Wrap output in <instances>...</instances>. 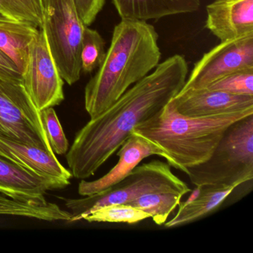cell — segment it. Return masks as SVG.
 Listing matches in <instances>:
<instances>
[{
    "instance_id": "6da1fadb",
    "label": "cell",
    "mask_w": 253,
    "mask_h": 253,
    "mask_svg": "<svg viewBox=\"0 0 253 253\" xmlns=\"http://www.w3.org/2000/svg\"><path fill=\"white\" fill-rule=\"evenodd\" d=\"M188 63L175 54L130 87L110 107L78 131L66 154L72 177L88 178L114 155L136 126L153 116L178 94L187 79Z\"/></svg>"
},
{
    "instance_id": "7a4b0ae2",
    "label": "cell",
    "mask_w": 253,
    "mask_h": 253,
    "mask_svg": "<svg viewBox=\"0 0 253 253\" xmlns=\"http://www.w3.org/2000/svg\"><path fill=\"white\" fill-rule=\"evenodd\" d=\"M158 32L144 21L121 20L97 73L85 85V109L94 118L156 68L161 58Z\"/></svg>"
},
{
    "instance_id": "3957f363",
    "label": "cell",
    "mask_w": 253,
    "mask_h": 253,
    "mask_svg": "<svg viewBox=\"0 0 253 253\" xmlns=\"http://www.w3.org/2000/svg\"><path fill=\"white\" fill-rule=\"evenodd\" d=\"M251 115L253 109L193 118L180 115L167 103L133 131L158 145L167 164L186 173L209 160L231 125Z\"/></svg>"
},
{
    "instance_id": "277c9868",
    "label": "cell",
    "mask_w": 253,
    "mask_h": 253,
    "mask_svg": "<svg viewBox=\"0 0 253 253\" xmlns=\"http://www.w3.org/2000/svg\"><path fill=\"white\" fill-rule=\"evenodd\" d=\"M192 184L237 188L253 179V115L231 125L211 156L186 169Z\"/></svg>"
},
{
    "instance_id": "5b68a950",
    "label": "cell",
    "mask_w": 253,
    "mask_h": 253,
    "mask_svg": "<svg viewBox=\"0 0 253 253\" xmlns=\"http://www.w3.org/2000/svg\"><path fill=\"white\" fill-rule=\"evenodd\" d=\"M167 163L155 160L138 165L122 181L104 192L68 199L66 206L72 214L70 221L84 220L87 214L100 207L110 204H126L145 194L173 192L184 196L191 192L185 182L177 177Z\"/></svg>"
},
{
    "instance_id": "8992f818",
    "label": "cell",
    "mask_w": 253,
    "mask_h": 253,
    "mask_svg": "<svg viewBox=\"0 0 253 253\" xmlns=\"http://www.w3.org/2000/svg\"><path fill=\"white\" fill-rule=\"evenodd\" d=\"M48 47L63 81L69 85L81 78V51L85 26L75 0H42Z\"/></svg>"
},
{
    "instance_id": "52a82bcc",
    "label": "cell",
    "mask_w": 253,
    "mask_h": 253,
    "mask_svg": "<svg viewBox=\"0 0 253 253\" xmlns=\"http://www.w3.org/2000/svg\"><path fill=\"white\" fill-rule=\"evenodd\" d=\"M0 135L52 151L40 112L23 83L3 77H0Z\"/></svg>"
},
{
    "instance_id": "ba28073f",
    "label": "cell",
    "mask_w": 253,
    "mask_h": 253,
    "mask_svg": "<svg viewBox=\"0 0 253 253\" xmlns=\"http://www.w3.org/2000/svg\"><path fill=\"white\" fill-rule=\"evenodd\" d=\"M244 71H253V34L222 41L205 53L181 90L207 88L227 75Z\"/></svg>"
},
{
    "instance_id": "9c48e42d",
    "label": "cell",
    "mask_w": 253,
    "mask_h": 253,
    "mask_svg": "<svg viewBox=\"0 0 253 253\" xmlns=\"http://www.w3.org/2000/svg\"><path fill=\"white\" fill-rule=\"evenodd\" d=\"M23 84L39 112L57 106L64 100V82L42 28L31 45Z\"/></svg>"
},
{
    "instance_id": "30bf717a",
    "label": "cell",
    "mask_w": 253,
    "mask_h": 253,
    "mask_svg": "<svg viewBox=\"0 0 253 253\" xmlns=\"http://www.w3.org/2000/svg\"><path fill=\"white\" fill-rule=\"evenodd\" d=\"M119 149L117 153L119 158L118 164L107 174L97 180H83L78 186L80 195L88 196L107 190L131 174L145 158L152 155L167 158L164 151L158 145L133 131Z\"/></svg>"
},
{
    "instance_id": "8fae6325",
    "label": "cell",
    "mask_w": 253,
    "mask_h": 253,
    "mask_svg": "<svg viewBox=\"0 0 253 253\" xmlns=\"http://www.w3.org/2000/svg\"><path fill=\"white\" fill-rule=\"evenodd\" d=\"M169 103L180 115L198 118L253 109V96L189 88L179 91Z\"/></svg>"
},
{
    "instance_id": "7c38bea8",
    "label": "cell",
    "mask_w": 253,
    "mask_h": 253,
    "mask_svg": "<svg viewBox=\"0 0 253 253\" xmlns=\"http://www.w3.org/2000/svg\"><path fill=\"white\" fill-rule=\"evenodd\" d=\"M205 28L220 42L253 34V0H214L207 5Z\"/></svg>"
},
{
    "instance_id": "4fadbf2b",
    "label": "cell",
    "mask_w": 253,
    "mask_h": 253,
    "mask_svg": "<svg viewBox=\"0 0 253 253\" xmlns=\"http://www.w3.org/2000/svg\"><path fill=\"white\" fill-rule=\"evenodd\" d=\"M70 182L39 175L14 161L0 156V192L14 199L45 201L48 191L63 189Z\"/></svg>"
},
{
    "instance_id": "5bb4252c",
    "label": "cell",
    "mask_w": 253,
    "mask_h": 253,
    "mask_svg": "<svg viewBox=\"0 0 253 253\" xmlns=\"http://www.w3.org/2000/svg\"><path fill=\"white\" fill-rule=\"evenodd\" d=\"M0 156L42 177L66 182H70L72 177L70 171L60 164L52 151L1 135Z\"/></svg>"
},
{
    "instance_id": "9a60e30c",
    "label": "cell",
    "mask_w": 253,
    "mask_h": 253,
    "mask_svg": "<svg viewBox=\"0 0 253 253\" xmlns=\"http://www.w3.org/2000/svg\"><path fill=\"white\" fill-rule=\"evenodd\" d=\"M121 20L144 21L196 12L201 0H112Z\"/></svg>"
},
{
    "instance_id": "2e32d148",
    "label": "cell",
    "mask_w": 253,
    "mask_h": 253,
    "mask_svg": "<svg viewBox=\"0 0 253 253\" xmlns=\"http://www.w3.org/2000/svg\"><path fill=\"white\" fill-rule=\"evenodd\" d=\"M36 26L0 16V50L10 57L24 73L31 45L39 33Z\"/></svg>"
},
{
    "instance_id": "e0dca14e",
    "label": "cell",
    "mask_w": 253,
    "mask_h": 253,
    "mask_svg": "<svg viewBox=\"0 0 253 253\" xmlns=\"http://www.w3.org/2000/svg\"><path fill=\"white\" fill-rule=\"evenodd\" d=\"M198 189L200 192L197 198L179 204V210L175 215L164 223L166 227L182 226L205 217L217 210L235 188L204 186Z\"/></svg>"
},
{
    "instance_id": "ac0fdd59",
    "label": "cell",
    "mask_w": 253,
    "mask_h": 253,
    "mask_svg": "<svg viewBox=\"0 0 253 253\" xmlns=\"http://www.w3.org/2000/svg\"><path fill=\"white\" fill-rule=\"evenodd\" d=\"M183 197V195L177 192H150L126 204L147 213L156 224L161 226L167 221L171 213L178 207Z\"/></svg>"
},
{
    "instance_id": "d6986e66",
    "label": "cell",
    "mask_w": 253,
    "mask_h": 253,
    "mask_svg": "<svg viewBox=\"0 0 253 253\" xmlns=\"http://www.w3.org/2000/svg\"><path fill=\"white\" fill-rule=\"evenodd\" d=\"M150 218L149 214L128 204H110L100 207L87 214L84 220L88 222L125 223L135 224L145 219Z\"/></svg>"
},
{
    "instance_id": "ffe728a7",
    "label": "cell",
    "mask_w": 253,
    "mask_h": 253,
    "mask_svg": "<svg viewBox=\"0 0 253 253\" xmlns=\"http://www.w3.org/2000/svg\"><path fill=\"white\" fill-rule=\"evenodd\" d=\"M106 42L94 29L85 27L81 45V69L84 73H91L98 69L106 56Z\"/></svg>"
},
{
    "instance_id": "44dd1931",
    "label": "cell",
    "mask_w": 253,
    "mask_h": 253,
    "mask_svg": "<svg viewBox=\"0 0 253 253\" xmlns=\"http://www.w3.org/2000/svg\"><path fill=\"white\" fill-rule=\"evenodd\" d=\"M40 116L53 152L57 155L66 154L69 143L55 110L53 107L47 108L40 112Z\"/></svg>"
},
{
    "instance_id": "7402d4cb",
    "label": "cell",
    "mask_w": 253,
    "mask_h": 253,
    "mask_svg": "<svg viewBox=\"0 0 253 253\" xmlns=\"http://www.w3.org/2000/svg\"><path fill=\"white\" fill-rule=\"evenodd\" d=\"M235 95L253 96V71H244L227 75L207 87Z\"/></svg>"
},
{
    "instance_id": "603a6c76",
    "label": "cell",
    "mask_w": 253,
    "mask_h": 253,
    "mask_svg": "<svg viewBox=\"0 0 253 253\" xmlns=\"http://www.w3.org/2000/svg\"><path fill=\"white\" fill-rule=\"evenodd\" d=\"M75 3L81 20L89 26L103 9L106 0H75Z\"/></svg>"
},
{
    "instance_id": "cb8c5ba5",
    "label": "cell",
    "mask_w": 253,
    "mask_h": 253,
    "mask_svg": "<svg viewBox=\"0 0 253 253\" xmlns=\"http://www.w3.org/2000/svg\"><path fill=\"white\" fill-rule=\"evenodd\" d=\"M0 16L32 25L30 17L19 0H0Z\"/></svg>"
},
{
    "instance_id": "d4e9b609",
    "label": "cell",
    "mask_w": 253,
    "mask_h": 253,
    "mask_svg": "<svg viewBox=\"0 0 253 253\" xmlns=\"http://www.w3.org/2000/svg\"><path fill=\"white\" fill-rule=\"evenodd\" d=\"M29 17L32 25L42 29L43 24V9L42 0H19Z\"/></svg>"
},
{
    "instance_id": "484cf974",
    "label": "cell",
    "mask_w": 253,
    "mask_h": 253,
    "mask_svg": "<svg viewBox=\"0 0 253 253\" xmlns=\"http://www.w3.org/2000/svg\"><path fill=\"white\" fill-rule=\"evenodd\" d=\"M0 77L23 83V75L16 63L0 50Z\"/></svg>"
}]
</instances>
